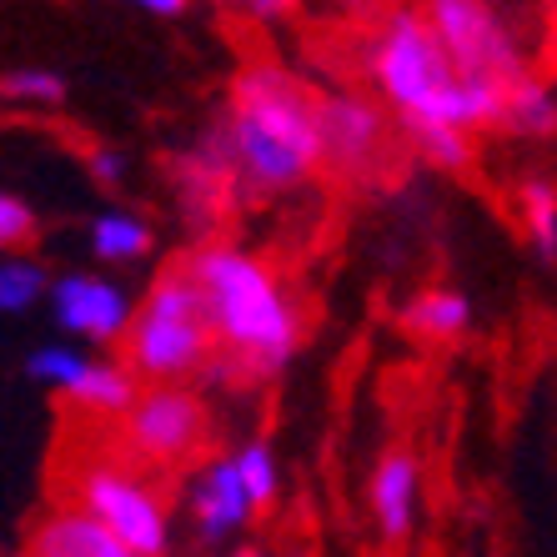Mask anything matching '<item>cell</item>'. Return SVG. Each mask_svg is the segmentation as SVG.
<instances>
[{
    "instance_id": "obj_1",
    "label": "cell",
    "mask_w": 557,
    "mask_h": 557,
    "mask_svg": "<svg viewBox=\"0 0 557 557\" xmlns=\"http://www.w3.org/2000/svg\"><path fill=\"white\" fill-rule=\"evenodd\" d=\"M182 272L191 276L216 357L232 367L236 382H261L292 367L307 317L272 272V261H261L236 242H207L191 251Z\"/></svg>"
},
{
    "instance_id": "obj_2",
    "label": "cell",
    "mask_w": 557,
    "mask_h": 557,
    "mask_svg": "<svg viewBox=\"0 0 557 557\" xmlns=\"http://www.w3.org/2000/svg\"><path fill=\"white\" fill-rule=\"evenodd\" d=\"M367 81L376 91V106L392 111L407 131H493L503 116V86L497 81L462 76L417 5H392L376 30L367 36Z\"/></svg>"
},
{
    "instance_id": "obj_3",
    "label": "cell",
    "mask_w": 557,
    "mask_h": 557,
    "mask_svg": "<svg viewBox=\"0 0 557 557\" xmlns=\"http://www.w3.org/2000/svg\"><path fill=\"white\" fill-rule=\"evenodd\" d=\"M221 131H226V151H232V191L242 201H272V196L307 186L322 171L317 91L286 65H242Z\"/></svg>"
},
{
    "instance_id": "obj_4",
    "label": "cell",
    "mask_w": 557,
    "mask_h": 557,
    "mask_svg": "<svg viewBox=\"0 0 557 557\" xmlns=\"http://www.w3.org/2000/svg\"><path fill=\"white\" fill-rule=\"evenodd\" d=\"M121 351H126V372L136 382H196L207 372V362L216 357V342H211L191 276H156L151 292L131 311Z\"/></svg>"
},
{
    "instance_id": "obj_5",
    "label": "cell",
    "mask_w": 557,
    "mask_h": 557,
    "mask_svg": "<svg viewBox=\"0 0 557 557\" xmlns=\"http://www.w3.org/2000/svg\"><path fill=\"white\" fill-rule=\"evenodd\" d=\"M65 503H76L86 518H96L136 557L171 553L166 493L146 478V467L126 462V457H81L65 472Z\"/></svg>"
},
{
    "instance_id": "obj_6",
    "label": "cell",
    "mask_w": 557,
    "mask_h": 557,
    "mask_svg": "<svg viewBox=\"0 0 557 557\" xmlns=\"http://www.w3.org/2000/svg\"><path fill=\"white\" fill-rule=\"evenodd\" d=\"M121 457L156 472L196 467L211 442V412L191 382H146L116 417Z\"/></svg>"
},
{
    "instance_id": "obj_7",
    "label": "cell",
    "mask_w": 557,
    "mask_h": 557,
    "mask_svg": "<svg viewBox=\"0 0 557 557\" xmlns=\"http://www.w3.org/2000/svg\"><path fill=\"white\" fill-rule=\"evenodd\" d=\"M417 15L428 21V30L462 76L507 86L532 71L528 40L518 36V26L507 21L497 0H422Z\"/></svg>"
},
{
    "instance_id": "obj_8",
    "label": "cell",
    "mask_w": 557,
    "mask_h": 557,
    "mask_svg": "<svg viewBox=\"0 0 557 557\" xmlns=\"http://www.w3.org/2000/svg\"><path fill=\"white\" fill-rule=\"evenodd\" d=\"M26 372L36 376L46 392H55L65 407H76L81 417H101V422H116L121 412L136 397V376L126 372V362H111V357H91L81 347H61V342H46L26 357Z\"/></svg>"
},
{
    "instance_id": "obj_9",
    "label": "cell",
    "mask_w": 557,
    "mask_h": 557,
    "mask_svg": "<svg viewBox=\"0 0 557 557\" xmlns=\"http://www.w3.org/2000/svg\"><path fill=\"white\" fill-rule=\"evenodd\" d=\"M46 301H51V322L61 326L65 337L86 342V347H121L131 326V297L121 282L111 276H91V272H65L46 286Z\"/></svg>"
},
{
    "instance_id": "obj_10",
    "label": "cell",
    "mask_w": 557,
    "mask_h": 557,
    "mask_svg": "<svg viewBox=\"0 0 557 557\" xmlns=\"http://www.w3.org/2000/svg\"><path fill=\"white\" fill-rule=\"evenodd\" d=\"M317 131H322V166L342 176H367L387 151V111L367 91L317 96Z\"/></svg>"
},
{
    "instance_id": "obj_11",
    "label": "cell",
    "mask_w": 557,
    "mask_h": 557,
    "mask_svg": "<svg viewBox=\"0 0 557 557\" xmlns=\"http://www.w3.org/2000/svg\"><path fill=\"white\" fill-rule=\"evenodd\" d=\"M186 518H191V532L207 547H221L242 537V532L257 522V507L242 493L236 482L232 457H201L191 467V482H186Z\"/></svg>"
},
{
    "instance_id": "obj_12",
    "label": "cell",
    "mask_w": 557,
    "mask_h": 557,
    "mask_svg": "<svg viewBox=\"0 0 557 557\" xmlns=\"http://www.w3.org/2000/svg\"><path fill=\"white\" fill-rule=\"evenodd\" d=\"M422 493H428L422 462H417L407 447L387 453L372 467V482H367V512H372V528L382 532L387 543L412 537L417 522H422Z\"/></svg>"
},
{
    "instance_id": "obj_13",
    "label": "cell",
    "mask_w": 557,
    "mask_h": 557,
    "mask_svg": "<svg viewBox=\"0 0 557 557\" xmlns=\"http://www.w3.org/2000/svg\"><path fill=\"white\" fill-rule=\"evenodd\" d=\"M21 557H136L121 547L96 518H86L76 503H55L40 512L36 528L26 532V553Z\"/></svg>"
},
{
    "instance_id": "obj_14",
    "label": "cell",
    "mask_w": 557,
    "mask_h": 557,
    "mask_svg": "<svg viewBox=\"0 0 557 557\" xmlns=\"http://www.w3.org/2000/svg\"><path fill=\"white\" fill-rule=\"evenodd\" d=\"M472 297L457 292V286H428V292H417L412 301L403 307V326L412 337L432 342V347H447V342L467 337V326H472Z\"/></svg>"
},
{
    "instance_id": "obj_15",
    "label": "cell",
    "mask_w": 557,
    "mask_h": 557,
    "mask_svg": "<svg viewBox=\"0 0 557 557\" xmlns=\"http://www.w3.org/2000/svg\"><path fill=\"white\" fill-rule=\"evenodd\" d=\"M497 126L522 136V141H547L557 126V96H553V81L528 71V76L507 81L503 86V116Z\"/></svg>"
},
{
    "instance_id": "obj_16",
    "label": "cell",
    "mask_w": 557,
    "mask_h": 557,
    "mask_svg": "<svg viewBox=\"0 0 557 557\" xmlns=\"http://www.w3.org/2000/svg\"><path fill=\"white\" fill-rule=\"evenodd\" d=\"M91 257L106 261V267H136V261H146V251L156 247V232L151 221L136 216V211L126 207H106L101 216L91 221Z\"/></svg>"
},
{
    "instance_id": "obj_17",
    "label": "cell",
    "mask_w": 557,
    "mask_h": 557,
    "mask_svg": "<svg viewBox=\"0 0 557 557\" xmlns=\"http://www.w3.org/2000/svg\"><path fill=\"white\" fill-rule=\"evenodd\" d=\"M182 191L191 207H211V191H232V151H226V131L211 126L196 136V146L182 156Z\"/></svg>"
},
{
    "instance_id": "obj_18",
    "label": "cell",
    "mask_w": 557,
    "mask_h": 557,
    "mask_svg": "<svg viewBox=\"0 0 557 557\" xmlns=\"http://www.w3.org/2000/svg\"><path fill=\"white\" fill-rule=\"evenodd\" d=\"M232 467H236V482H242V493L251 497V507H257V518L267 512V507H276V497H282V457H276V447L267 437H247L242 447L232 453Z\"/></svg>"
},
{
    "instance_id": "obj_19",
    "label": "cell",
    "mask_w": 557,
    "mask_h": 557,
    "mask_svg": "<svg viewBox=\"0 0 557 557\" xmlns=\"http://www.w3.org/2000/svg\"><path fill=\"white\" fill-rule=\"evenodd\" d=\"M518 216H522V236L532 242V251L543 261L557 257V186L547 176H532L518 191Z\"/></svg>"
},
{
    "instance_id": "obj_20",
    "label": "cell",
    "mask_w": 557,
    "mask_h": 557,
    "mask_svg": "<svg viewBox=\"0 0 557 557\" xmlns=\"http://www.w3.org/2000/svg\"><path fill=\"white\" fill-rule=\"evenodd\" d=\"M46 286H51V272H46L36 257L0 251V317H21V311L40 307V301H46Z\"/></svg>"
},
{
    "instance_id": "obj_21",
    "label": "cell",
    "mask_w": 557,
    "mask_h": 557,
    "mask_svg": "<svg viewBox=\"0 0 557 557\" xmlns=\"http://www.w3.org/2000/svg\"><path fill=\"white\" fill-rule=\"evenodd\" d=\"M0 101L5 106H26V111H46V106L65 101V81L46 65H15L0 76Z\"/></svg>"
},
{
    "instance_id": "obj_22",
    "label": "cell",
    "mask_w": 557,
    "mask_h": 557,
    "mask_svg": "<svg viewBox=\"0 0 557 557\" xmlns=\"http://www.w3.org/2000/svg\"><path fill=\"white\" fill-rule=\"evenodd\" d=\"M412 141L442 171H462L472 161V136H462V131H412Z\"/></svg>"
},
{
    "instance_id": "obj_23",
    "label": "cell",
    "mask_w": 557,
    "mask_h": 557,
    "mask_svg": "<svg viewBox=\"0 0 557 557\" xmlns=\"http://www.w3.org/2000/svg\"><path fill=\"white\" fill-rule=\"evenodd\" d=\"M36 236V211L21 196L0 191V251H21Z\"/></svg>"
},
{
    "instance_id": "obj_24",
    "label": "cell",
    "mask_w": 557,
    "mask_h": 557,
    "mask_svg": "<svg viewBox=\"0 0 557 557\" xmlns=\"http://www.w3.org/2000/svg\"><path fill=\"white\" fill-rule=\"evenodd\" d=\"M86 171H91V182L101 186V191H121L126 186V156L116 151V146H96L91 156H86Z\"/></svg>"
},
{
    "instance_id": "obj_25",
    "label": "cell",
    "mask_w": 557,
    "mask_h": 557,
    "mask_svg": "<svg viewBox=\"0 0 557 557\" xmlns=\"http://www.w3.org/2000/svg\"><path fill=\"white\" fill-rule=\"evenodd\" d=\"M257 21H282V15H292L301 5V0H242Z\"/></svg>"
},
{
    "instance_id": "obj_26",
    "label": "cell",
    "mask_w": 557,
    "mask_h": 557,
    "mask_svg": "<svg viewBox=\"0 0 557 557\" xmlns=\"http://www.w3.org/2000/svg\"><path fill=\"white\" fill-rule=\"evenodd\" d=\"M121 5H136V11H146V15H182L191 0H121Z\"/></svg>"
},
{
    "instance_id": "obj_27",
    "label": "cell",
    "mask_w": 557,
    "mask_h": 557,
    "mask_svg": "<svg viewBox=\"0 0 557 557\" xmlns=\"http://www.w3.org/2000/svg\"><path fill=\"white\" fill-rule=\"evenodd\" d=\"M221 557H276V553H267V547H257V543H236V547H226Z\"/></svg>"
},
{
    "instance_id": "obj_28",
    "label": "cell",
    "mask_w": 557,
    "mask_h": 557,
    "mask_svg": "<svg viewBox=\"0 0 557 557\" xmlns=\"http://www.w3.org/2000/svg\"><path fill=\"white\" fill-rule=\"evenodd\" d=\"M286 557H317V553H307V547H297V553H286Z\"/></svg>"
},
{
    "instance_id": "obj_29",
    "label": "cell",
    "mask_w": 557,
    "mask_h": 557,
    "mask_svg": "<svg viewBox=\"0 0 557 557\" xmlns=\"http://www.w3.org/2000/svg\"><path fill=\"white\" fill-rule=\"evenodd\" d=\"M216 5H242V0H216Z\"/></svg>"
},
{
    "instance_id": "obj_30",
    "label": "cell",
    "mask_w": 557,
    "mask_h": 557,
    "mask_svg": "<svg viewBox=\"0 0 557 557\" xmlns=\"http://www.w3.org/2000/svg\"><path fill=\"white\" fill-rule=\"evenodd\" d=\"M543 5H553V0H543Z\"/></svg>"
}]
</instances>
